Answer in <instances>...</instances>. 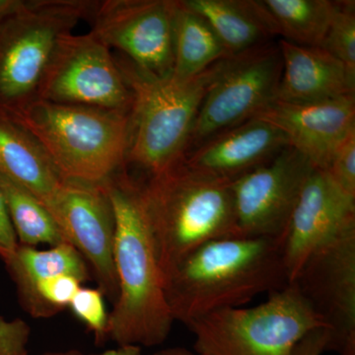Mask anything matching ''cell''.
<instances>
[{
  "label": "cell",
  "instance_id": "obj_16",
  "mask_svg": "<svg viewBox=\"0 0 355 355\" xmlns=\"http://www.w3.org/2000/svg\"><path fill=\"white\" fill-rule=\"evenodd\" d=\"M287 146L291 144L282 130L254 118L216 133L184 153L183 160L198 172L232 183L270 162Z\"/></svg>",
  "mask_w": 355,
  "mask_h": 355
},
{
  "label": "cell",
  "instance_id": "obj_9",
  "mask_svg": "<svg viewBox=\"0 0 355 355\" xmlns=\"http://www.w3.org/2000/svg\"><path fill=\"white\" fill-rule=\"evenodd\" d=\"M130 111L132 94L111 50L92 33L69 34L58 44L39 100Z\"/></svg>",
  "mask_w": 355,
  "mask_h": 355
},
{
  "label": "cell",
  "instance_id": "obj_2",
  "mask_svg": "<svg viewBox=\"0 0 355 355\" xmlns=\"http://www.w3.org/2000/svg\"><path fill=\"white\" fill-rule=\"evenodd\" d=\"M287 284L282 240L235 236L207 243L189 254L166 279L165 291L175 322L187 326Z\"/></svg>",
  "mask_w": 355,
  "mask_h": 355
},
{
  "label": "cell",
  "instance_id": "obj_33",
  "mask_svg": "<svg viewBox=\"0 0 355 355\" xmlns=\"http://www.w3.org/2000/svg\"><path fill=\"white\" fill-rule=\"evenodd\" d=\"M41 355H85V354H84L83 352H81L80 350L69 349V350H62V352H46V354H43Z\"/></svg>",
  "mask_w": 355,
  "mask_h": 355
},
{
  "label": "cell",
  "instance_id": "obj_1",
  "mask_svg": "<svg viewBox=\"0 0 355 355\" xmlns=\"http://www.w3.org/2000/svg\"><path fill=\"white\" fill-rule=\"evenodd\" d=\"M104 184L114 209V263L119 286L118 298L109 314L108 338L118 347H156L167 340L175 320L141 181L123 169Z\"/></svg>",
  "mask_w": 355,
  "mask_h": 355
},
{
  "label": "cell",
  "instance_id": "obj_31",
  "mask_svg": "<svg viewBox=\"0 0 355 355\" xmlns=\"http://www.w3.org/2000/svg\"><path fill=\"white\" fill-rule=\"evenodd\" d=\"M90 355H144L142 354L141 347H118L116 349L105 350L101 354Z\"/></svg>",
  "mask_w": 355,
  "mask_h": 355
},
{
  "label": "cell",
  "instance_id": "obj_8",
  "mask_svg": "<svg viewBox=\"0 0 355 355\" xmlns=\"http://www.w3.org/2000/svg\"><path fill=\"white\" fill-rule=\"evenodd\" d=\"M282 72L279 42L224 58L203 98L186 153L216 133L254 119L275 101Z\"/></svg>",
  "mask_w": 355,
  "mask_h": 355
},
{
  "label": "cell",
  "instance_id": "obj_10",
  "mask_svg": "<svg viewBox=\"0 0 355 355\" xmlns=\"http://www.w3.org/2000/svg\"><path fill=\"white\" fill-rule=\"evenodd\" d=\"M291 284L324 324L328 350L355 355V226L310 254Z\"/></svg>",
  "mask_w": 355,
  "mask_h": 355
},
{
  "label": "cell",
  "instance_id": "obj_30",
  "mask_svg": "<svg viewBox=\"0 0 355 355\" xmlns=\"http://www.w3.org/2000/svg\"><path fill=\"white\" fill-rule=\"evenodd\" d=\"M29 3L25 0H0V23L22 12Z\"/></svg>",
  "mask_w": 355,
  "mask_h": 355
},
{
  "label": "cell",
  "instance_id": "obj_17",
  "mask_svg": "<svg viewBox=\"0 0 355 355\" xmlns=\"http://www.w3.org/2000/svg\"><path fill=\"white\" fill-rule=\"evenodd\" d=\"M279 46L282 72L275 100L305 104L355 96V74L324 49L282 39Z\"/></svg>",
  "mask_w": 355,
  "mask_h": 355
},
{
  "label": "cell",
  "instance_id": "obj_13",
  "mask_svg": "<svg viewBox=\"0 0 355 355\" xmlns=\"http://www.w3.org/2000/svg\"><path fill=\"white\" fill-rule=\"evenodd\" d=\"M48 210L67 242L90 266L98 288L114 304L119 295L114 263L116 223L105 184L65 181Z\"/></svg>",
  "mask_w": 355,
  "mask_h": 355
},
{
  "label": "cell",
  "instance_id": "obj_23",
  "mask_svg": "<svg viewBox=\"0 0 355 355\" xmlns=\"http://www.w3.org/2000/svg\"><path fill=\"white\" fill-rule=\"evenodd\" d=\"M0 189L20 245L36 247L48 244L53 247L67 242L57 221L38 198L2 175Z\"/></svg>",
  "mask_w": 355,
  "mask_h": 355
},
{
  "label": "cell",
  "instance_id": "obj_27",
  "mask_svg": "<svg viewBox=\"0 0 355 355\" xmlns=\"http://www.w3.org/2000/svg\"><path fill=\"white\" fill-rule=\"evenodd\" d=\"M31 328L24 320L0 316V355H27Z\"/></svg>",
  "mask_w": 355,
  "mask_h": 355
},
{
  "label": "cell",
  "instance_id": "obj_18",
  "mask_svg": "<svg viewBox=\"0 0 355 355\" xmlns=\"http://www.w3.org/2000/svg\"><path fill=\"white\" fill-rule=\"evenodd\" d=\"M0 175L48 209L64 184L38 139L11 114L0 112Z\"/></svg>",
  "mask_w": 355,
  "mask_h": 355
},
{
  "label": "cell",
  "instance_id": "obj_11",
  "mask_svg": "<svg viewBox=\"0 0 355 355\" xmlns=\"http://www.w3.org/2000/svg\"><path fill=\"white\" fill-rule=\"evenodd\" d=\"M176 0L98 1L91 33L140 69L171 76Z\"/></svg>",
  "mask_w": 355,
  "mask_h": 355
},
{
  "label": "cell",
  "instance_id": "obj_6",
  "mask_svg": "<svg viewBox=\"0 0 355 355\" xmlns=\"http://www.w3.org/2000/svg\"><path fill=\"white\" fill-rule=\"evenodd\" d=\"M98 1L34 0L0 23V112L15 114L39 100L60 41L81 19H91Z\"/></svg>",
  "mask_w": 355,
  "mask_h": 355
},
{
  "label": "cell",
  "instance_id": "obj_26",
  "mask_svg": "<svg viewBox=\"0 0 355 355\" xmlns=\"http://www.w3.org/2000/svg\"><path fill=\"white\" fill-rule=\"evenodd\" d=\"M324 171L343 191L355 198V132L336 148Z\"/></svg>",
  "mask_w": 355,
  "mask_h": 355
},
{
  "label": "cell",
  "instance_id": "obj_7",
  "mask_svg": "<svg viewBox=\"0 0 355 355\" xmlns=\"http://www.w3.org/2000/svg\"><path fill=\"white\" fill-rule=\"evenodd\" d=\"M187 327L200 355H291L303 336L324 328L294 284L260 305L216 311Z\"/></svg>",
  "mask_w": 355,
  "mask_h": 355
},
{
  "label": "cell",
  "instance_id": "obj_21",
  "mask_svg": "<svg viewBox=\"0 0 355 355\" xmlns=\"http://www.w3.org/2000/svg\"><path fill=\"white\" fill-rule=\"evenodd\" d=\"M3 261L17 294L55 275H72L83 284L90 279L87 263L76 248L67 242L46 250L19 244Z\"/></svg>",
  "mask_w": 355,
  "mask_h": 355
},
{
  "label": "cell",
  "instance_id": "obj_4",
  "mask_svg": "<svg viewBox=\"0 0 355 355\" xmlns=\"http://www.w3.org/2000/svg\"><path fill=\"white\" fill-rule=\"evenodd\" d=\"M132 94L125 168L154 176L184 157L203 98L222 60L189 80L157 77L123 55L114 57Z\"/></svg>",
  "mask_w": 355,
  "mask_h": 355
},
{
  "label": "cell",
  "instance_id": "obj_3",
  "mask_svg": "<svg viewBox=\"0 0 355 355\" xmlns=\"http://www.w3.org/2000/svg\"><path fill=\"white\" fill-rule=\"evenodd\" d=\"M230 184L193 169L183 158L141 181L164 282L198 248L239 236Z\"/></svg>",
  "mask_w": 355,
  "mask_h": 355
},
{
  "label": "cell",
  "instance_id": "obj_15",
  "mask_svg": "<svg viewBox=\"0 0 355 355\" xmlns=\"http://www.w3.org/2000/svg\"><path fill=\"white\" fill-rule=\"evenodd\" d=\"M254 118L279 128L291 147L324 170L336 148L355 132V96L305 104L275 100Z\"/></svg>",
  "mask_w": 355,
  "mask_h": 355
},
{
  "label": "cell",
  "instance_id": "obj_19",
  "mask_svg": "<svg viewBox=\"0 0 355 355\" xmlns=\"http://www.w3.org/2000/svg\"><path fill=\"white\" fill-rule=\"evenodd\" d=\"M209 23L229 57L277 37L261 0H182Z\"/></svg>",
  "mask_w": 355,
  "mask_h": 355
},
{
  "label": "cell",
  "instance_id": "obj_25",
  "mask_svg": "<svg viewBox=\"0 0 355 355\" xmlns=\"http://www.w3.org/2000/svg\"><path fill=\"white\" fill-rule=\"evenodd\" d=\"M69 308L94 334L96 342L103 343L108 338L109 314L105 295L99 288L81 286Z\"/></svg>",
  "mask_w": 355,
  "mask_h": 355
},
{
  "label": "cell",
  "instance_id": "obj_29",
  "mask_svg": "<svg viewBox=\"0 0 355 355\" xmlns=\"http://www.w3.org/2000/svg\"><path fill=\"white\" fill-rule=\"evenodd\" d=\"M329 338L324 328H317L303 336L291 355H323L328 352Z\"/></svg>",
  "mask_w": 355,
  "mask_h": 355
},
{
  "label": "cell",
  "instance_id": "obj_22",
  "mask_svg": "<svg viewBox=\"0 0 355 355\" xmlns=\"http://www.w3.org/2000/svg\"><path fill=\"white\" fill-rule=\"evenodd\" d=\"M277 37L299 46L321 48L335 13L330 0H261Z\"/></svg>",
  "mask_w": 355,
  "mask_h": 355
},
{
  "label": "cell",
  "instance_id": "obj_14",
  "mask_svg": "<svg viewBox=\"0 0 355 355\" xmlns=\"http://www.w3.org/2000/svg\"><path fill=\"white\" fill-rule=\"evenodd\" d=\"M355 226V198L323 169L306 182L284 238V260L291 284L310 254Z\"/></svg>",
  "mask_w": 355,
  "mask_h": 355
},
{
  "label": "cell",
  "instance_id": "obj_5",
  "mask_svg": "<svg viewBox=\"0 0 355 355\" xmlns=\"http://www.w3.org/2000/svg\"><path fill=\"white\" fill-rule=\"evenodd\" d=\"M9 114L38 139L64 181L103 184L125 168L130 111L40 99Z\"/></svg>",
  "mask_w": 355,
  "mask_h": 355
},
{
  "label": "cell",
  "instance_id": "obj_12",
  "mask_svg": "<svg viewBox=\"0 0 355 355\" xmlns=\"http://www.w3.org/2000/svg\"><path fill=\"white\" fill-rule=\"evenodd\" d=\"M312 163L287 146L266 164L230 184L238 234L284 241Z\"/></svg>",
  "mask_w": 355,
  "mask_h": 355
},
{
  "label": "cell",
  "instance_id": "obj_20",
  "mask_svg": "<svg viewBox=\"0 0 355 355\" xmlns=\"http://www.w3.org/2000/svg\"><path fill=\"white\" fill-rule=\"evenodd\" d=\"M227 58V51L209 23L182 0H176L172 77L189 80Z\"/></svg>",
  "mask_w": 355,
  "mask_h": 355
},
{
  "label": "cell",
  "instance_id": "obj_32",
  "mask_svg": "<svg viewBox=\"0 0 355 355\" xmlns=\"http://www.w3.org/2000/svg\"><path fill=\"white\" fill-rule=\"evenodd\" d=\"M153 355H200L198 352H191V350L181 349V347H174V349H167L160 350Z\"/></svg>",
  "mask_w": 355,
  "mask_h": 355
},
{
  "label": "cell",
  "instance_id": "obj_28",
  "mask_svg": "<svg viewBox=\"0 0 355 355\" xmlns=\"http://www.w3.org/2000/svg\"><path fill=\"white\" fill-rule=\"evenodd\" d=\"M18 245L19 243L9 216L6 198L0 189V259L6 261L15 252Z\"/></svg>",
  "mask_w": 355,
  "mask_h": 355
},
{
  "label": "cell",
  "instance_id": "obj_24",
  "mask_svg": "<svg viewBox=\"0 0 355 355\" xmlns=\"http://www.w3.org/2000/svg\"><path fill=\"white\" fill-rule=\"evenodd\" d=\"M322 49L355 74V2L336 1Z\"/></svg>",
  "mask_w": 355,
  "mask_h": 355
}]
</instances>
